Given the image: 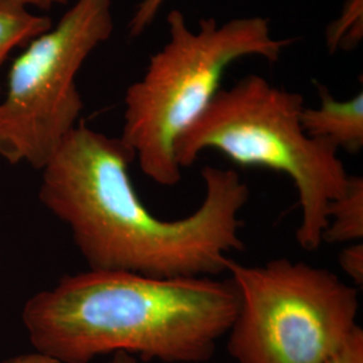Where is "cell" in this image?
<instances>
[{
  "label": "cell",
  "mask_w": 363,
  "mask_h": 363,
  "mask_svg": "<svg viewBox=\"0 0 363 363\" xmlns=\"http://www.w3.org/2000/svg\"><path fill=\"white\" fill-rule=\"evenodd\" d=\"M135 160L121 138L79 121L40 169L39 201L69 226L91 271L157 279L225 272L229 253L245 247L240 213L250 190L240 174L203 167L199 208L184 218L163 220L135 190L130 177Z\"/></svg>",
  "instance_id": "obj_1"
},
{
  "label": "cell",
  "mask_w": 363,
  "mask_h": 363,
  "mask_svg": "<svg viewBox=\"0 0 363 363\" xmlns=\"http://www.w3.org/2000/svg\"><path fill=\"white\" fill-rule=\"evenodd\" d=\"M237 310L232 279L88 269L28 298L22 320L35 352L57 363H89L115 352L139 361L203 363Z\"/></svg>",
  "instance_id": "obj_2"
},
{
  "label": "cell",
  "mask_w": 363,
  "mask_h": 363,
  "mask_svg": "<svg viewBox=\"0 0 363 363\" xmlns=\"http://www.w3.org/2000/svg\"><path fill=\"white\" fill-rule=\"evenodd\" d=\"M167 25L169 42L125 91L120 138L135 152L144 175L169 187L182 179L175 144L220 91L225 70L249 55L277 62L294 40L274 38L269 21L261 16L225 23L206 18L194 31L182 11L172 10Z\"/></svg>",
  "instance_id": "obj_3"
},
{
  "label": "cell",
  "mask_w": 363,
  "mask_h": 363,
  "mask_svg": "<svg viewBox=\"0 0 363 363\" xmlns=\"http://www.w3.org/2000/svg\"><path fill=\"white\" fill-rule=\"evenodd\" d=\"M306 108L300 93L273 86L247 74L230 89H220L206 111L175 144L182 169L206 150H216L238 166L286 174L298 195L301 220L296 241L307 252L323 244L330 203L342 194L350 174L337 147L308 136L301 127Z\"/></svg>",
  "instance_id": "obj_4"
},
{
  "label": "cell",
  "mask_w": 363,
  "mask_h": 363,
  "mask_svg": "<svg viewBox=\"0 0 363 363\" xmlns=\"http://www.w3.org/2000/svg\"><path fill=\"white\" fill-rule=\"evenodd\" d=\"M238 310L228 331L237 363H325L358 327L359 295L335 273L301 261L259 267L228 259Z\"/></svg>",
  "instance_id": "obj_5"
},
{
  "label": "cell",
  "mask_w": 363,
  "mask_h": 363,
  "mask_svg": "<svg viewBox=\"0 0 363 363\" xmlns=\"http://www.w3.org/2000/svg\"><path fill=\"white\" fill-rule=\"evenodd\" d=\"M112 0H76L50 30L31 39L9 74L0 101V156L42 169L78 123L77 76L112 37Z\"/></svg>",
  "instance_id": "obj_6"
},
{
  "label": "cell",
  "mask_w": 363,
  "mask_h": 363,
  "mask_svg": "<svg viewBox=\"0 0 363 363\" xmlns=\"http://www.w3.org/2000/svg\"><path fill=\"white\" fill-rule=\"evenodd\" d=\"M320 105L304 108L301 112V127L315 138L334 144L337 150L358 154L363 147V93L339 101L325 85H318Z\"/></svg>",
  "instance_id": "obj_7"
},
{
  "label": "cell",
  "mask_w": 363,
  "mask_h": 363,
  "mask_svg": "<svg viewBox=\"0 0 363 363\" xmlns=\"http://www.w3.org/2000/svg\"><path fill=\"white\" fill-rule=\"evenodd\" d=\"M325 244H354L363 240V178L350 175L345 191L334 199L327 213Z\"/></svg>",
  "instance_id": "obj_8"
},
{
  "label": "cell",
  "mask_w": 363,
  "mask_h": 363,
  "mask_svg": "<svg viewBox=\"0 0 363 363\" xmlns=\"http://www.w3.org/2000/svg\"><path fill=\"white\" fill-rule=\"evenodd\" d=\"M52 27L50 16L34 13L23 6L0 3V67L13 49L26 46Z\"/></svg>",
  "instance_id": "obj_9"
},
{
  "label": "cell",
  "mask_w": 363,
  "mask_h": 363,
  "mask_svg": "<svg viewBox=\"0 0 363 363\" xmlns=\"http://www.w3.org/2000/svg\"><path fill=\"white\" fill-rule=\"evenodd\" d=\"M330 54L354 50L363 38V0H346L339 18L325 33Z\"/></svg>",
  "instance_id": "obj_10"
},
{
  "label": "cell",
  "mask_w": 363,
  "mask_h": 363,
  "mask_svg": "<svg viewBox=\"0 0 363 363\" xmlns=\"http://www.w3.org/2000/svg\"><path fill=\"white\" fill-rule=\"evenodd\" d=\"M167 0H140L130 18L128 31L130 37H139L151 26L156 15Z\"/></svg>",
  "instance_id": "obj_11"
},
{
  "label": "cell",
  "mask_w": 363,
  "mask_h": 363,
  "mask_svg": "<svg viewBox=\"0 0 363 363\" xmlns=\"http://www.w3.org/2000/svg\"><path fill=\"white\" fill-rule=\"evenodd\" d=\"M339 265L354 281V286L363 284V245L362 242L349 244L339 253Z\"/></svg>",
  "instance_id": "obj_12"
},
{
  "label": "cell",
  "mask_w": 363,
  "mask_h": 363,
  "mask_svg": "<svg viewBox=\"0 0 363 363\" xmlns=\"http://www.w3.org/2000/svg\"><path fill=\"white\" fill-rule=\"evenodd\" d=\"M325 363H363V330L357 327Z\"/></svg>",
  "instance_id": "obj_13"
},
{
  "label": "cell",
  "mask_w": 363,
  "mask_h": 363,
  "mask_svg": "<svg viewBox=\"0 0 363 363\" xmlns=\"http://www.w3.org/2000/svg\"><path fill=\"white\" fill-rule=\"evenodd\" d=\"M0 3H11L23 6L26 9H35L39 11H50L57 6H66L69 0H0Z\"/></svg>",
  "instance_id": "obj_14"
},
{
  "label": "cell",
  "mask_w": 363,
  "mask_h": 363,
  "mask_svg": "<svg viewBox=\"0 0 363 363\" xmlns=\"http://www.w3.org/2000/svg\"><path fill=\"white\" fill-rule=\"evenodd\" d=\"M0 363H57L48 357H43L38 352H31V354H23V355H16L13 358H7Z\"/></svg>",
  "instance_id": "obj_15"
},
{
  "label": "cell",
  "mask_w": 363,
  "mask_h": 363,
  "mask_svg": "<svg viewBox=\"0 0 363 363\" xmlns=\"http://www.w3.org/2000/svg\"><path fill=\"white\" fill-rule=\"evenodd\" d=\"M108 363H140V361L127 352H115Z\"/></svg>",
  "instance_id": "obj_16"
}]
</instances>
